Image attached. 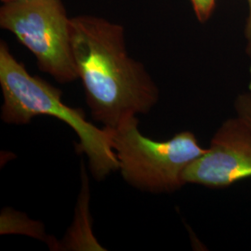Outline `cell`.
I'll list each match as a JSON object with an SVG mask.
<instances>
[{
  "instance_id": "obj_6",
  "label": "cell",
  "mask_w": 251,
  "mask_h": 251,
  "mask_svg": "<svg viewBox=\"0 0 251 251\" xmlns=\"http://www.w3.org/2000/svg\"><path fill=\"white\" fill-rule=\"evenodd\" d=\"M234 109L237 117L243 120L251 127V93L247 92L239 95L235 100Z\"/></svg>"
},
{
  "instance_id": "obj_3",
  "label": "cell",
  "mask_w": 251,
  "mask_h": 251,
  "mask_svg": "<svg viewBox=\"0 0 251 251\" xmlns=\"http://www.w3.org/2000/svg\"><path fill=\"white\" fill-rule=\"evenodd\" d=\"M108 129L123 179L144 192L172 193L181 188L187 167L206 151L191 131L168 141L152 140L141 132L138 117Z\"/></svg>"
},
{
  "instance_id": "obj_5",
  "label": "cell",
  "mask_w": 251,
  "mask_h": 251,
  "mask_svg": "<svg viewBox=\"0 0 251 251\" xmlns=\"http://www.w3.org/2000/svg\"><path fill=\"white\" fill-rule=\"evenodd\" d=\"M251 178V127L242 118L225 120L213 135L205 153L183 173L186 183L225 188Z\"/></svg>"
},
{
  "instance_id": "obj_9",
  "label": "cell",
  "mask_w": 251,
  "mask_h": 251,
  "mask_svg": "<svg viewBox=\"0 0 251 251\" xmlns=\"http://www.w3.org/2000/svg\"><path fill=\"white\" fill-rule=\"evenodd\" d=\"M3 3H11V2H20V1H26V0H1Z\"/></svg>"
},
{
  "instance_id": "obj_1",
  "label": "cell",
  "mask_w": 251,
  "mask_h": 251,
  "mask_svg": "<svg viewBox=\"0 0 251 251\" xmlns=\"http://www.w3.org/2000/svg\"><path fill=\"white\" fill-rule=\"evenodd\" d=\"M73 56L92 118L115 128L150 113L159 90L145 66L126 50L125 28L94 15L71 18Z\"/></svg>"
},
{
  "instance_id": "obj_8",
  "label": "cell",
  "mask_w": 251,
  "mask_h": 251,
  "mask_svg": "<svg viewBox=\"0 0 251 251\" xmlns=\"http://www.w3.org/2000/svg\"><path fill=\"white\" fill-rule=\"evenodd\" d=\"M249 2V7H250V13H249V17L247 21V25H246V37L248 40V46H247V51L248 53L251 54V0H248Z\"/></svg>"
},
{
  "instance_id": "obj_4",
  "label": "cell",
  "mask_w": 251,
  "mask_h": 251,
  "mask_svg": "<svg viewBox=\"0 0 251 251\" xmlns=\"http://www.w3.org/2000/svg\"><path fill=\"white\" fill-rule=\"evenodd\" d=\"M0 26L32 52L42 72L63 84L78 79L73 56L71 18L62 0L4 3L0 8Z\"/></svg>"
},
{
  "instance_id": "obj_7",
  "label": "cell",
  "mask_w": 251,
  "mask_h": 251,
  "mask_svg": "<svg viewBox=\"0 0 251 251\" xmlns=\"http://www.w3.org/2000/svg\"><path fill=\"white\" fill-rule=\"evenodd\" d=\"M216 0H191L197 18L200 23H206L215 8Z\"/></svg>"
},
{
  "instance_id": "obj_2",
  "label": "cell",
  "mask_w": 251,
  "mask_h": 251,
  "mask_svg": "<svg viewBox=\"0 0 251 251\" xmlns=\"http://www.w3.org/2000/svg\"><path fill=\"white\" fill-rule=\"evenodd\" d=\"M0 86L3 94L1 119L5 123L26 125L37 116L60 119L77 135L76 149L87 155L95 179L103 180L119 171L109 129L88 121L80 108L65 104L62 90L28 72L3 40L0 42Z\"/></svg>"
}]
</instances>
